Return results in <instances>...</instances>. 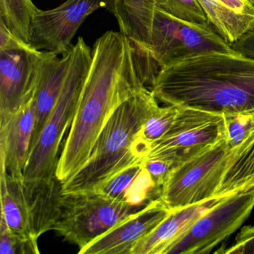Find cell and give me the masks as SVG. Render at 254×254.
Wrapping results in <instances>:
<instances>
[{"mask_svg": "<svg viewBox=\"0 0 254 254\" xmlns=\"http://www.w3.org/2000/svg\"><path fill=\"white\" fill-rule=\"evenodd\" d=\"M135 51L121 32L108 31L92 48L90 69L75 117L62 145L56 177L63 184L76 174L114 111L151 84L158 68Z\"/></svg>", "mask_w": 254, "mask_h": 254, "instance_id": "6da1fadb", "label": "cell"}, {"mask_svg": "<svg viewBox=\"0 0 254 254\" xmlns=\"http://www.w3.org/2000/svg\"><path fill=\"white\" fill-rule=\"evenodd\" d=\"M150 90L166 105L215 114L254 108V93L221 72L213 53L180 61L160 69Z\"/></svg>", "mask_w": 254, "mask_h": 254, "instance_id": "7a4b0ae2", "label": "cell"}, {"mask_svg": "<svg viewBox=\"0 0 254 254\" xmlns=\"http://www.w3.org/2000/svg\"><path fill=\"white\" fill-rule=\"evenodd\" d=\"M158 107L149 88L123 102L102 129L87 163L62 184V192L93 191L117 172L142 162L135 153V141L142 125Z\"/></svg>", "mask_w": 254, "mask_h": 254, "instance_id": "3957f363", "label": "cell"}, {"mask_svg": "<svg viewBox=\"0 0 254 254\" xmlns=\"http://www.w3.org/2000/svg\"><path fill=\"white\" fill-rule=\"evenodd\" d=\"M71 53L70 66L60 96L31 150L23 174L26 185L56 177L62 142L75 117L92 61V49L81 37L72 46Z\"/></svg>", "mask_w": 254, "mask_h": 254, "instance_id": "277c9868", "label": "cell"}, {"mask_svg": "<svg viewBox=\"0 0 254 254\" xmlns=\"http://www.w3.org/2000/svg\"><path fill=\"white\" fill-rule=\"evenodd\" d=\"M244 144L233 149L223 139L177 165L159 198L170 211L215 198L230 161Z\"/></svg>", "mask_w": 254, "mask_h": 254, "instance_id": "5b68a950", "label": "cell"}, {"mask_svg": "<svg viewBox=\"0 0 254 254\" xmlns=\"http://www.w3.org/2000/svg\"><path fill=\"white\" fill-rule=\"evenodd\" d=\"M148 205L123 203L96 191L63 193L53 230L80 250Z\"/></svg>", "mask_w": 254, "mask_h": 254, "instance_id": "8992f818", "label": "cell"}, {"mask_svg": "<svg viewBox=\"0 0 254 254\" xmlns=\"http://www.w3.org/2000/svg\"><path fill=\"white\" fill-rule=\"evenodd\" d=\"M150 51L160 69L203 53H237L210 23L184 21L157 8L151 28Z\"/></svg>", "mask_w": 254, "mask_h": 254, "instance_id": "52a82bcc", "label": "cell"}, {"mask_svg": "<svg viewBox=\"0 0 254 254\" xmlns=\"http://www.w3.org/2000/svg\"><path fill=\"white\" fill-rule=\"evenodd\" d=\"M254 208V187L224 196L199 217L166 254H207L230 237Z\"/></svg>", "mask_w": 254, "mask_h": 254, "instance_id": "ba28073f", "label": "cell"}, {"mask_svg": "<svg viewBox=\"0 0 254 254\" xmlns=\"http://www.w3.org/2000/svg\"><path fill=\"white\" fill-rule=\"evenodd\" d=\"M223 139H226L223 114L180 108L173 126L151 147L146 158L166 157L181 163Z\"/></svg>", "mask_w": 254, "mask_h": 254, "instance_id": "9c48e42d", "label": "cell"}, {"mask_svg": "<svg viewBox=\"0 0 254 254\" xmlns=\"http://www.w3.org/2000/svg\"><path fill=\"white\" fill-rule=\"evenodd\" d=\"M111 0H66L53 9L38 10L32 21L30 44L39 51L62 56L88 16L99 8L109 11Z\"/></svg>", "mask_w": 254, "mask_h": 254, "instance_id": "30bf717a", "label": "cell"}, {"mask_svg": "<svg viewBox=\"0 0 254 254\" xmlns=\"http://www.w3.org/2000/svg\"><path fill=\"white\" fill-rule=\"evenodd\" d=\"M49 53L31 44L0 50V116L16 112L33 99Z\"/></svg>", "mask_w": 254, "mask_h": 254, "instance_id": "8fae6325", "label": "cell"}, {"mask_svg": "<svg viewBox=\"0 0 254 254\" xmlns=\"http://www.w3.org/2000/svg\"><path fill=\"white\" fill-rule=\"evenodd\" d=\"M171 212L158 197L80 249L78 254H131L135 245L151 234Z\"/></svg>", "mask_w": 254, "mask_h": 254, "instance_id": "7c38bea8", "label": "cell"}, {"mask_svg": "<svg viewBox=\"0 0 254 254\" xmlns=\"http://www.w3.org/2000/svg\"><path fill=\"white\" fill-rule=\"evenodd\" d=\"M33 99L12 114L0 116L1 170L23 180L35 128Z\"/></svg>", "mask_w": 254, "mask_h": 254, "instance_id": "4fadbf2b", "label": "cell"}, {"mask_svg": "<svg viewBox=\"0 0 254 254\" xmlns=\"http://www.w3.org/2000/svg\"><path fill=\"white\" fill-rule=\"evenodd\" d=\"M0 185L1 218H3L11 233L27 246L30 254H40L39 238L34 230L23 180L16 179L1 170Z\"/></svg>", "mask_w": 254, "mask_h": 254, "instance_id": "5bb4252c", "label": "cell"}, {"mask_svg": "<svg viewBox=\"0 0 254 254\" xmlns=\"http://www.w3.org/2000/svg\"><path fill=\"white\" fill-rule=\"evenodd\" d=\"M155 10L154 0H111L109 10L117 19L120 32L130 40L136 53L154 63L150 42Z\"/></svg>", "mask_w": 254, "mask_h": 254, "instance_id": "9a60e30c", "label": "cell"}, {"mask_svg": "<svg viewBox=\"0 0 254 254\" xmlns=\"http://www.w3.org/2000/svg\"><path fill=\"white\" fill-rule=\"evenodd\" d=\"M71 59V50L60 57L59 55L50 53L46 59L33 97L35 122L31 150L36 143L44 125L59 99L69 72Z\"/></svg>", "mask_w": 254, "mask_h": 254, "instance_id": "2e32d148", "label": "cell"}, {"mask_svg": "<svg viewBox=\"0 0 254 254\" xmlns=\"http://www.w3.org/2000/svg\"><path fill=\"white\" fill-rule=\"evenodd\" d=\"M93 191L117 201L144 206L158 198L157 188L142 162L133 163L105 180Z\"/></svg>", "mask_w": 254, "mask_h": 254, "instance_id": "e0dca14e", "label": "cell"}, {"mask_svg": "<svg viewBox=\"0 0 254 254\" xmlns=\"http://www.w3.org/2000/svg\"><path fill=\"white\" fill-rule=\"evenodd\" d=\"M221 197H215L172 211L169 217L151 234L135 245L131 254H166L167 250L190 229L193 223L218 203Z\"/></svg>", "mask_w": 254, "mask_h": 254, "instance_id": "ac0fdd59", "label": "cell"}, {"mask_svg": "<svg viewBox=\"0 0 254 254\" xmlns=\"http://www.w3.org/2000/svg\"><path fill=\"white\" fill-rule=\"evenodd\" d=\"M209 23L229 44L254 29V5L250 0H197Z\"/></svg>", "mask_w": 254, "mask_h": 254, "instance_id": "d6986e66", "label": "cell"}, {"mask_svg": "<svg viewBox=\"0 0 254 254\" xmlns=\"http://www.w3.org/2000/svg\"><path fill=\"white\" fill-rule=\"evenodd\" d=\"M24 184V182H23ZM32 224L38 238L53 230L62 194V183L57 177L33 185L24 184Z\"/></svg>", "mask_w": 254, "mask_h": 254, "instance_id": "ffe728a7", "label": "cell"}, {"mask_svg": "<svg viewBox=\"0 0 254 254\" xmlns=\"http://www.w3.org/2000/svg\"><path fill=\"white\" fill-rule=\"evenodd\" d=\"M254 117V108L251 110ZM254 187V132L232 159L215 197L231 195Z\"/></svg>", "mask_w": 254, "mask_h": 254, "instance_id": "44dd1931", "label": "cell"}, {"mask_svg": "<svg viewBox=\"0 0 254 254\" xmlns=\"http://www.w3.org/2000/svg\"><path fill=\"white\" fill-rule=\"evenodd\" d=\"M179 107L159 106L142 125L136 136L134 151L142 161L146 158L151 147L162 139L173 126L179 113Z\"/></svg>", "mask_w": 254, "mask_h": 254, "instance_id": "7402d4cb", "label": "cell"}, {"mask_svg": "<svg viewBox=\"0 0 254 254\" xmlns=\"http://www.w3.org/2000/svg\"><path fill=\"white\" fill-rule=\"evenodd\" d=\"M38 10L32 0H0V20L14 35L30 44L32 21Z\"/></svg>", "mask_w": 254, "mask_h": 254, "instance_id": "603a6c76", "label": "cell"}, {"mask_svg": "<svg viewBox=\"0 0 254 254\" xmlns=\"http://www.w3.org/2000/svg\"><path fill=\"white\" fill-rule=\"evenodd\" d=\"M223 73L233 82L254 93V60L239 53H220Z\"/></svg>", "mask_w": 254, "mask_h": 254, "instance_id": "cb8c5ba5", "label": "cell"}, {"mask_svg": "<svg viewBox=\"0 0 254 254\" xmlns=\"http://www.w3.org/2000/svg\"><path fill=\"white\" fill-rule=\"evenodd\" d=\"M251 110L223 114L226 139L233 149L245 143L254 132V117Z\"/></svg>", "mask_w": 254, "mask_h": 254, "instance_id": "d4e9b609", "label": "cell"}, {"mask_svg": "<svg viewBox=\"0 0 254 254\" xmlns=\"http://www.w3.org/2000/svg\"><path fill=\"white\" fill-rule=\"evenodd\" d=\"M156 8L184 21L206 24L207 17L197 0H154Z\"/></svg>", "mask_w": 254, "mask_h": 254, "instance_id": "484cf974", "label": "cell"}, {"mask_svg": "<svg viewBox=\"0 0 254 254\" xmlns=\"http://www.w3.org/2000/svg\"><path fill=\"white\" fill-rule=\"evenodd\" d=\"M142 162L160 191L174 168L179 164L172 159L166 157H150L145 159Z\"/></svg>", "mask_w": 254, "mask_h": 254, "instance_id": "4316f807", "label": "cell"}, {"mask_svg": "<svg viewBox=\"0 0 254 254\" xmlns=\"http://www.w3.org/2000/svg\"><path fill=\"white\" fill-rule=\"evenodd\" d=\"M0 254H30L27 246L11 233L2 218L0 223Z\"/></svg>", "mask_w": 254, "mask_h": 254, "instance_id": "83f0119b", "label": "cell"}, {"mask_svg": "<svg viewBox=\"0 0 254 254\" xmlns=\"http://www.w3.org/2000/svg\"><path fill=\"white\" fill-rule=\"evenodd\" d=\"M221 254H254V225L242 227L234 243Z\"/></svg>", "mask_w": 254, "mask_h": 254, "instance_id": "f1b7e54d", "label": "cell"}, {"mask_svg": "<svg viewBox=\"0 0 254 254\" xmlns=\"http://www.w3.org/2000/svg\"><path fill=\"white\" fill-rule=\"evenodd\" d=\"M29 44L14 35L5 23L0 20V50L21 48Z\"/></svg>", "mask_w": 254, "mask_h": 254, "instance_id": "f546056e", "label": "cell"}, {"mask_svg": "<svg viewBox=\"0 0 254 254\" xmlns=\"http://www.w3.org/2000/svg\"><path fill=\"white\" fill-rule=\"evenodd\" d=\"M232 47L237 53L254 60V29Z\"/></svg>", "mask_w": 254, "mask_h": 254, "instance_id": "4dcf8cb0", "label": "cell"}, {"mask_svg": "<svg viewBox=\"0 0 254 254\" xmlns=\"http://www.w3.org/2000/svg\"><path fill=\"white\" fill-rule=\"evenodd\" d=\"M250 1H251V2H252L253 5H254V0H250Z\"/></svg>", "mask_w": 254, "mask_h": 254, "instance_id": "1f68e13d", "label": "cell"}, {"mask_svg": "<svg viewBox=\"0 0 254 254\" xmlns=\"http://www.w3.org/2000/svg\"></svg>", "mask_w": 254, "mask_h": 254, "instance_id": "d6a6232c", "label": "cell"}]
</instances>
